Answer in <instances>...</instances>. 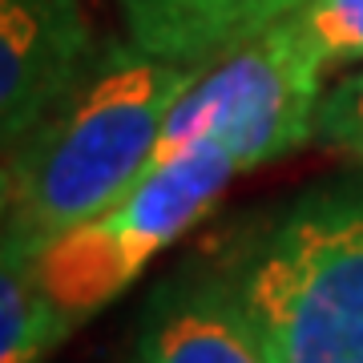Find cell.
Returning a JSON list of instances; mask_svg holds the SVG:
<instances>
[{
	"label": "cell",
	"instance_id": "cell-1",
	"mask_svg": "<svg viewBox=\"0 0 363 363\" xmlns=\"http://www.w3.org/2000/svg\"><path fill=\"white\" fill-rule=\"evenodd\" d=\"M206 65H178L117 40L81 85L4 154L0 250L37 259L150 174L174 105Z\"/></svg>",
	"mask_w": 363,
	"mask_h": 363
},
{
	"label": "cell",
	"instance_id": "cell-2",
	"mask_svg": "<svg viewBox=\"0 0 363 363\" xmlns=\"http://www.w3.org/2000/svg\"><path fill=\"white\" fill-rule=\"evenodd\" d=\"M218 279L271 363H363V182L291 202Z\"/></svg>",
	"mask_w": 363,
	"mask_h": 363
},
{
	"label": "cell",
	"instance_id": "cell-3",
	"mask_svg": "<svg viewBox=\"0 0 363 363\" xmlns=\"http://www.w3.org/2000/svg\"><path fill=\"white\" fill-rule=\"evenodd\" d=\"M327 73L307 49L291 16L259 37L222 52L174 105L154 166H166L194 145H218L238 169L267 166L315 142V117L327 93Z\"/></svg>",
	"mask_w": 363,
	"mask_h": 363
},
{
	"label": "cell",
	"instance_id": "cell-4",
	"mask_svg": "<svg viewBox=\"0 0 363 363\" xmlns=\"http://www.w3.org/2000/svg\"><path fill=\"white\" fill-rule=\"evenodd\" d=\"M234 174V157L218 145H194L166 166L150 169L125 198H117L109 210L81 222L33 259L45 291L73 319L93 315L198 218H206Z\"/></svg>",
	"mask_w": 363,
	"mask_h": 363
},
{
	"label": "cell",
	"instance_id": "cell-5",
	"mask_svg": "<svg viewBox=\"0 0 363 363\" xmlns=\"http://www.w3.org/2000/svg\"><path fill=\"white\" fill-rule=\"evenodd\" d=\"M97 61L81 0H0V138L4 150L65 101Z\"/></svg>",
	"mask_w": 363,
	"mask_h": 363
},
{
	"label": "cell",
	"instance_id": "cell-6",
	"mask_svg": "<svg viewBox=\"0 0 363 363\" xmlns=\"http://www.w3.org/2000/svg\"><path fill=\"white\" fill-rule=\"evenodd\" d=\"M298 4L303 0H117L133 45L178 65L218 61Z\"/></svg>",
	"mask_w": 363,
	"mask_h": 363
},
{
	"label": "cell",
	"instance_id": "cell-7",
	"mask_svg": "<svg viewBox=\"0 0 363 363\" xmlns=\"http://www.w3.org/2000/svg\"><path fill=\"white\" fill-rule=\"evenodd\" d=\"M138 363H271L222 279L182 283L157 298Z\"/></svg>",
	"mask_w": 363,
	"mask_h": 363
},
{
	"label": "cell",
	"instance_id": "cell-8",
	"mask_svg": "<svg viewBox=\"0 0 363 363\" xmlns=\"http://www.w3.org/2000/svg\"><path fill=\"white\" fill-rule=\"evenodd\" d=\"M73 323L77 319L45 291L37 262L0 250V363H40Z\"/></svg>",
	"mask_w": 363,
	"mask_h": 363
},
{
	"label": "cell",
	"instance_id": "cell-9",
	"mask_svg": "<svg viewBox=\"0 0 363 363\" xmlns=\"http://www.w3.org/2000/svg\"><path fill=\"white\" fill-rule=\"evenodd\" d=\"M291 21L323 73L363 65V0H303Z\"/></svg>",
	"mask_w": 363,
	"mask_h": 363
},
{
	"label": "cell",
	"instance_id": "cell-10",
	"mask_svg": "<svg viewBox=\"0 0 363 363\" xmlns=\"http://www.w3.org/2000/svg\"><path fill=\"white\" fill-rule=\"evenodd\" d=\"M315 142L363 166V65L327 85L315 117Z\"/></svg>",
	"mask_w": 363,
	"mask_h": 363
}]
</instances>
